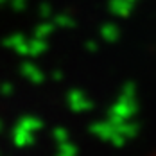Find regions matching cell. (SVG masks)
Wrapping results in <instances>:
<instances>
[{"mask_svg": "<svg viewBox=\"0 0 156 156\" xmlns=\"http://www.w3.org/2000/svg\"><path fill=\"white\" fill-rule=\"evenodd\" d=\"M154 156H156V154H154Z\"/></svg>", "mask_w": 156, "mask_h": 156, "instance_id": "6da1fadb", "label": "cell"}]
</instances>
